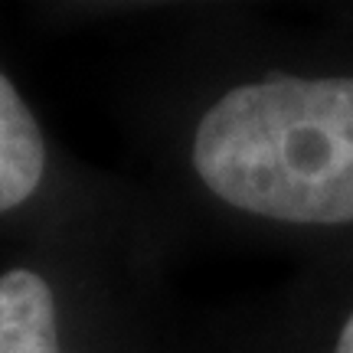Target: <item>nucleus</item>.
Listing matches in <instances>:
<instances>
[{
    "label": "nucleus",
    "mask_w": 353,
    "mask_h": 353,
    "mask_svg": "<svg viewBox=\"0 0 353 353\" xmlns=\"http://www.w3.org/2000/svg\"><path fill=\"white\" fill-rule=\"evenodd\" d=\"M337 353H353V314L347 321V327H343L341 341H337Z\"/></svg>",
    "instance_id": "20e7f679"
},
{
    "label": "nucleus",
    "mask_w": 353,
    "mask_h": 353,
    "mask_svg": "<svg viewBox=\"0 0 353 353\" xmlns=\"http://www.w3.org/2000/svg\"><path fill=\"white\" fill-rule=\"evenodd\" d=\"M193 167L216 196L278 223H353V79L272 76L203 114Z\"/></svg>",
    "instance_id": "f257e3e1"
},
{
    "label": "nucleus",
    "mask_w": 353,
    "mask_h": 353,
    "mask_svg": "<svg viewBox=\"0 0 353 353\" xmlns=\"http://www.w3.org/2000/svg\"><path fill=\"white\" fill-rule=\"evenodd\" d=\"M46 170V144L33 112L0 72V213L33 196Z\"/></svg>",
    "instance_id": "f03ea898"
},
{
    "label": "nucleus",
    "mask_w": 353,
    "mask_h": 353,
    "mask_svg": "<svg viewBox=\"0 0 353 353\" xmlns=\"http://www.w3.org/2000/svg\"><path fill=\"white\" fill-rule=\"evenodd\" d=\"M0 353H59L52 288L37 272L0 275Z\"/></svg>",
    "instance_id": "7ed1b4c3"
}]
</instances>
